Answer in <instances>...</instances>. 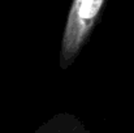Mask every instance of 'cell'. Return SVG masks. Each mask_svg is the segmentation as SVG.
Segmentation results:
<instances>
[{"instance_id": "7a4b0ae2", "label": "cell", "mask_w": 134, "mask_h": 133, "mask_svg": "<svg viewBox=\"0 0 134 133\" xmlns=\"http://www.w3.org/2000/svg\"><path fill=\"white\" fill-rule=\"evenodd\" d=\"M35 133H87L81 123L70 115H57L43 124Z\"/></svg>"}, {"instance_id": "6da1fadb", "label": "cell", "mask_w": 134, "mask_h": 133, "mask_svg": "<svg viewBox=\"0 0 134 133\" xmlns=\"http://www.w3.org/2000/svg\"><path fill=\"white\" fill-rule=\"evenodd\" d=\"M104 0H74L60 47V68L68 69L86 46Z\"/></svg>"}]
</instances>
